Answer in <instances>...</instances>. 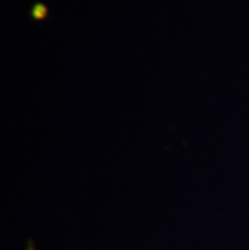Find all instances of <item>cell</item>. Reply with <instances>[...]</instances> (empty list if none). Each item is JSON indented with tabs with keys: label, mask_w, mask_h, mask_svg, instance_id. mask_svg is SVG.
<instances>
[{
	"label": "cell",
	"mask_w": 249,
	"mask_h": 250,
	"mask_svg": "<svg viewBox=\"0 0 249 250\" xmlns=\"http://www.w3.org/2000/svg\"><path fill=\"white\" fill-rule=\"evenodd\" d=\"M31 13H33V17L36 20H42V18H45V15H47V7L44 3H36L34 8L31 10Z\"/></svg>",
	"instance_id": "1"
}]
</instances>
